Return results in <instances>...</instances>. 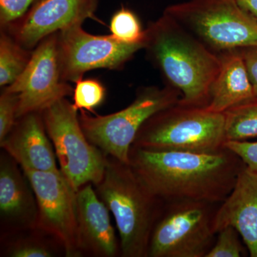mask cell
Listing matches in <instances>:
<instances>
[{"instance_id": "cell-1", "label": "cell", "mask_w": 257, "mask_h": 257, "mask_svg": "<svg viewBox=\"0 0 257 257\" xmlns=\"http://www.w3.org/2000/svg\"><path fill=\"white\" fill-rule=\"evenodd\" d=\"M130 165L165 202L202 201L221 204L227 197L244 163L224 147L216 153L152 151L133 146Z\"/></svg>"}, {"instance_id": "cell-2", "label": "cell", "mask_w": 257, "mask_h": 257, "mask_svg": "<svg viewBox=\"0 0 257 257\" xmlns=\"http://www.w3.org/2000/svg\"><path fill=\"white\" fill-rule=\"evenodd\" d=\"M144 50L166 85L180 93L179 104L207 107L220 69L219 55L165 13L145 30Z\"/></svg>"}, {"instance_id": "cell-3", "label": "cell", "mask_w": 257, "mask_h": 257, "mask_svg": "<svg viewBox=\"0 0 257 257\" xmlns=\"http://www.w3.org/2000/svg\"><path fill=\"white\" fill-rule=\"evenodd\" d=\"M95 192L114 216L121 256L148 257L150 238L165 202L157 197L130 164L108 157Z\"/></svg>"}, {"instance_id": "cell-4", "label": "cell", "mask_w": 257, "mask_h": 257, "mask_svg": "<svg viewBox=\"0 0 257 257\" xmlns=\"http://www.w3.org/2000/svg\"><path fill=\"white\" fill-rule=\"evenodd\" d=\"M224 113L177 104L147 120L132 146L152 151L216 153L224 149Z\"/></svg>"}, {"instance_id": "cell-5", "label": "cell", "mask_w": 257, "mask_h": 257, "mask_svg": "<svg viewBox=\"0 0 257 257\" xmlns=\"http://www.w3.org/2000/svg\"><path fill=\"white\" fill-rule=\"evenodd\" d=\"M164 13L217 55L257 45V20L237 0H187Z\"/></svg>"}, {"instance_id": "cell-6", "label": "cell", "mask_w": 257, "mask_h": 257, "mask_svg": "<svg viewBox=\"0 0 257 257\" xmlns=\"http://www.w3.org/2000/svg\"><path fill=\"white\" fill-rule=\"evenodd\" d=\"M180 93L174 88L140 87L124 109L107 115L91 116L81 111L79 121L89 143L106 156L130 164V151L140 128L159 111L177 104Z\"/></svg>"}, {"instance_id": "cell-7", "label": "cell", "mask_w": 257, "mask_h": 257, "mask_svg": "<svg viewBox=\"0 0 257 257\" xmlns=\"http://www.w3.org/2000/svg\"><path fill=\"white\" fill-rule=\"evenodd\" d=\"M220 204L165 202L154 226L148 257H207L216 239L214 219Z\"/></svg>"}, {"instance_id": "cell-8", "label": "cell", "mask_w": 257, "mask_h": 257, "mask_svg": "<svg viewBox=\"0 0 257 257\" xmlns=\"http://www.w3.org/2000/svg\"><path fill=\"white\" fill-rule=\"evenodd\" d=\"M77 109L66 98L59 99L41 112L51 142L55 147L60 171L78 192L87 184L102 180L107 156L83 132Z\"/></svg>"}, {"instance_id": "cell-9", "label": "cell", "mask_w": 257, "mask_h": 257, "mask_svg": "<svg viewBox=\"0 0 257 257\" xmlns=\"http://www.w3.org/2000/svg\"><path fill=\"white\" fill-rule=\"evenodd\" d=\"M145 47L141 43L120 42L112 35H94L77 24L58 32V57L61 77L76 83L89 71L119 70Z\"/></svg>"}, {"instance_id": "cell-10", "label": "cell", "mask_w": 257, "mask_h": 257, "mask_svg": "<svg viewBox=\"0 0 257 257\" xmlns=\"http://www.w3.org/2000/svg\"><path fill=\"white\" fill-rule=\"evenodd\" d=\"M23 171L36 199V228L58 240L64 247L66 256H80L77 191L61 171Z\"/></svg>"}, {"instance_id": "cell-11", "label": "cell", "mask_w": 257, "mask_h": 257, "mask_svg": "<svg viewBox=\"0 0 257 257\" xmlns=\"http://www.w3.org/2000/svg\"><path fill=\"white\" fill-rule=\"evenodd\" d=\"M57 44L58 32L44 38L32 50L23 74L5 87L18 94V119L30 113H41L59 99L73 95V88L61 77Z\"/></svg>"}, {"instance_id": "cell-12", "label": "cell", "mask_w": 257, "mask_h": 257, "mask_svg": "<svg viewBox=\"0 0 257 257\" xmlns=\"http://www.w3.org/2000/svg\"><path fill=\"white\" fill-rule=\"evenodd\" d=\"M98 0H36L25 16L5 31L29 50L45 37L88 19L96 20Z\"/></svg>"}, {"instance_id": "cell-13", "label": "cell", "mask_w": 257, "mask_h": 257, "mask_svg": "<svg viewBox=\"0 0 257 257\" xmlns=\"http://www.w3.org/2000/svg\"><path fill=\"white\" fill-rule=\"evenodd\" d=\"M49 138L41 113L32 112L19 118L0 145L23 170L60 172Z\"/></svg>"}, {"instance_id": "cell-14", "label": "cell", "mask_w": 257, "mask_h": 257, "mask_svg": "<svg viewBox=\"0 0 257 257\" xmlns=\"http://www.w3.org/2000/svg\"><path fill=\"white\" fill-rule=\"evenodd\" d=\"M89 183L77 193V233L82 254L114 257L119 254V246L109 216V210Z\"/></svg>"}, {"instance_id": "cell-15", "label": "cell", "mask_w": 257, "mask_h": 257, "mask_svg": "<svg viewBox=\"0 0 257 257\" xmlns=\"http://www.w3.org/2000/svg\"><path fill=\"white\" fill-rule=\"evenodd\" d=\"M227 226L237 230L249 256L257 257V172L246 166L216 211V234Z\"/></svg>"}, {"instance_id": "cell-16", "label": "cell", "mask_w": 257, "mask_h": 257, "mask_svg": "<svg viewBox=\"0 0 257 257\" xmlns=\"http://www.w3.org/2000/svg\"><path fill=\"white\" fill-rule=\"evenodd\" d=\"M221 65L210 90L206 109L224 113L255 96L252 84L239 50L219 54Z\"/></svg>"}, {"instance_id": "cell-17", "label": "cell", "mask_w": 257, "mask_h": 257, "mask_svg": "<svg viewBox=\"0 0 257 257\" xmlns=\"http://www.w3.org/2000/svg\"><path fill=\"white\" fill-rule=\"evenodd\" d=\"M35 201V194L25 174H20L14 162L2 157L0 211L3 218L20 226L36 227Z\"/></svg>"}, {"instance_id": "cell-18", "label": "cell", "mask_w": 257, "mask_h": 257, "mask_svg": "<svg viewBox=\"0 0 257 257\" xmlns=\"http://www.w3.org/2000/svg\"><path fill=\"white\" fill-rule=\"evenodd\" d=\"M226 141H246L257 137V96L225 111Z\"/></svg>"}, {"instance_id": "cell-19", "label": "cell", "mask_w": 257, "mask_h": 257, "mask_svg": "<svg viewBox=\"0 0 257 257\" xmlns=\"http://www.w3.org/2000/svg\"><path fill=\"white\" fill-rule=\"evenodd\" d=\"M32 50L22 47L8 32L0 34V86L11 85L23 74L31 59Z\"/></svg>"}, {"instance_id": "cell-20", "label": "cell", "mask_w": 257, "mask_h": 257, "mask_svg": "<svg viewBox=\"0 0 257 257\" xmlns=\"http://www.w3.org/2000/svg\"><path fill=\"white\" fill-rule=\"evenodd\" d=\"M109 28L111 35L120 42L128 44L145 42V30L138 15L124 6L111 17Z\"/></svg>"}, {"instance_id": "cell-21", "label": "cell", "mask_w": 257, "mask_h": 257, "mask_svg": "<svg viewBox=\"0 0 257 257\" xmlns=\"http://www.w3.org/2000/svg\"><path fill=\"white\" fill-rule=\"evenodd\" d=\"M73 106L77 110L94 112V109L105 100L106 91L101 82L95 79H81L75 83Z\"/></svg>"}, {"instance_id": "cell-22", "label": "cell", "mask_w": 257, "mask_h": 257, "mask_svg": "<svg viewBox=\"0 0 257 257\" xmlns=\"http://www.w3.org/2000/svg\"><path fill=\"white\" fill-rule=\"evenodd\" d=\"M241 239L239 233L233 226H227L223 228L217 233L215 243L207 257L246 256L245 254L247 248H245L246 246H243L244 243L243 244Z\"/></svg>"}, {"instance_id": "cell-23", "label": "cell", "mask_w": 257, "mask_h": 257, "mask_svg": "<svg viewBox=\"0 0 257 257\" xmlns=\"http://www.w3.org/2000/svg\"><path fill=\"white\" fill-rule=\"evenodd\" d=\"M19 96L3 87L0 96V142L5 140L18 121Z\"/></svg>"}, {"instance_id": "cell-24", "label": "cell", "mask_w": 257, "mask_h": 257, "mask_svg": "<svg viewBox=\"0 0 257 257\" xmlns=\"http://www.w3.org/2000/svg\"><path fill=\"white\" fill-rule=\"evenodd\" d=\"M36 0H0V26L5 30L28 13Z\"/></svg>"}, {"instance_id": "cell-25", "label": "cell", "mask_w": 257, "mask_h": 257, "mask_svg": "<svg viewBox=\"0 0 257 257\" xmlns=\"http://www.w3.org/2000/svg\"><path fill=\"white\" fill-rule=\"evenodd\" d=\"M224 146L239 156L248 170L257 172V142L226 141Z\"/></svg>"}, {"instance_id": "cell-26", "label": "cell", "mask_w": 257, "mask_h": 257, "mask_svg": "<svg viewBox=\"0 0 257 257\" xmlns=\"http://www.w3.org/2000/svg\"><path fill=\"white\" fill-rule=\"evenodd\" d=\"M249 77L250 81L257 96V45L239 49Z\"/></svg>"}, {"instance_id": "cell-27", "label": "cell", "mask_w": 257, "mask_h": 257, "mask_svg": "<svg viewBox=\"0 0 257 257\" xmlns=\"http://www.w3.org/2000/svg\"><path fill=\"white\" fill-rule=\"evenodd\" d=\"M11 256L13 257H51L52 252L41 244L28 243L18 245L12 249Z\"/></svg>"}, {"instance_id": "cell-28", "label": "cell", "mask_w": 257, "mask_h": 257, "mask_svg": "<svg viewBox=\"0 0 257 257\" xmlns=\"http://www.w3.org/2000/svg\"><path fill=\"white\" fill-rule=\"evenodd\" d=\"M240 6L257 20V0H237Z\"/></svg>"}]
</instances>
